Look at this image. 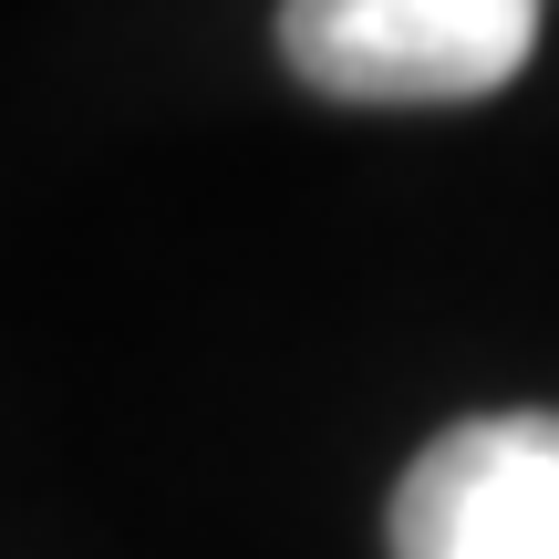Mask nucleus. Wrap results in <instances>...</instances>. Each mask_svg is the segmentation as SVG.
I'll list each match as a JSON object with an SVG mask.
<instances>
[{"mask_svg":"<svg viewBox=\"0 0 559 559\" xmlns=\"http://www.w3.org/2000/svg\"><path fill=\"white\" fill-rule=\"evenodd\" d=\"M394 559H559V415H466L404 466Z\"/></svg>","mask_w":559,"mask_h":559,"instance_id":"2","label":"nucleus"},{"mask_svg":"<svg viewBox=\"0 0 559 559\" xmlns=\"http://www.w3.org/2000/svg\"><path fill=\"white\" fill-rule=\"evenodd\" d=\"M539 52V0H280V62L332 104H477Z\"/></svg>","mask_w":559,"mask_h":559,"instance_id":"1","label":"nucleus"}]
</instances>
